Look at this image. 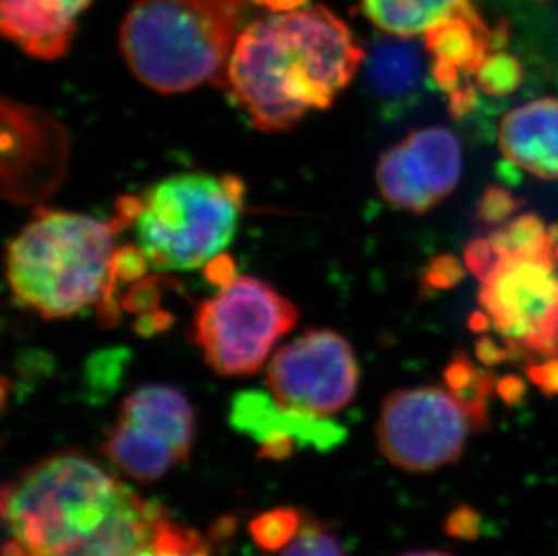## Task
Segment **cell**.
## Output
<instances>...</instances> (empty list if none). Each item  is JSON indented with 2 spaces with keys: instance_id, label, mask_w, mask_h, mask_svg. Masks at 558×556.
<instances>
[{
  "instance_id": "cell-17",
  "label": "cell",
  "mask_w": 558,
  "mask_h": 556,
  "mask_svg": "<svg viewBox=\"0 0 558 556\" xmlns=\"http://www.w3.org/2000/svg\"><path fill=\"white\" fill-rule=\"evenodd\" d=\"M364 62L371 89L389 101L407 100L414 95L425 73L422 51L403 37L378 40L365 55Z\"/></svg>"
},
{
  "instance_id": "cell-9",
  "label": "cell",
  "mask_w": 558,
  "mask_h": 556,
  "mask_svg": "<svg viewBox=\"0 0 558 556\" xmlns=\"http://www.w3.org/2000/svg\"><path fill=\"white\" fill-rule=\"evenodd\" d=\"M360 368L353 347L335 331H307L282 347L268 367V385L284 409L331 415L351 403Z\"/></svg>"
},
{
  "instance_id": "cell-28",
  "label": "cell",
  "mask_w": 558,
  "mask_h": 556,
  "mask_svg": "<svg viewBox=\"0 0 558 556\" xmlns=\"http://www.w3.org/2000/svg\"><path fill=\"white\" fill-rule=\"evenodd\" d=\"M526 374L543 392L558 394V358H546L530 363Z\"/></svg>"
},
{
  "instance_id": "cell-16",
  "label": "cell",
  "mask_w": 558,
  "mask_h": 556,
  "mask_svg": "<svg viewBox=\"0 0 558 556\" xmlns=\"http://www.w3.org/2000/svg\"><path fill=\"white\" fill-rule=\"evenodd\" d=\"M101 450L125 475L143 483L158 481L170 468L183 461L165 439L125 420H118L107 432Z\"/></svg>"
},
{
  "instance_id": "cell-21",
  "label": "cell",
  "mask_w": 558,
  "mask_h": 556,
  "mask_svg": "<svg viewBox=\"0 0 558 556\" xmlns=\"http://www.w3.org/2000/svg\"><path fill=\"white\" fill-rule=\"evenodd\" d=\"M474 76L475 85L483 93L500 98V96L515 93L521 87L524 71H522L521 60L515 55L497 49L490 57L486 58Z\"/></svg>"
},
{
  "instance_id": "cell-30",
  "label": "cell",
  "mask_w": 558,
  "mask_h": 556,
  "mask_svg": "<svg viewBox=\"0 0 558 556\" xmlns=\"http://www.w3.org/2000/svg\"><path fill=\"white\" fill-rule=\"evenodd\" d=\"M477 513L470 508H459L448 517L447 531L456 539L477 536Z\"/></svg>"
},
{
  "instance_id": "cell-24",
  "label": "cell",
  "mask_w": 558,
  "mask_h": 556,
  "mask_svg": "<svg viewBox=\"0 0 558 556\" xmlns=\"http://www.w3.org/2000/svg\"><path fill=\"white\" fill-rule=\"evenodd\" d=\"M522 200L510 190L490 186L481 195L477 203V217L486 225H505L517 210H521Z\"/></svg>"
},
{
  "instance_id": "cell-27",
  "label": "cell",
  "mask_w": 558,
  "mask_h": 556,
  "mask_svg": "<svg viewBox=\"0 0 558 556\" xmlns=\"http://www.w3.org/2000/svg\"><path fill=\"white\" fill-rule=\"evenodd\" d=\"M480 373V368L470 362L466 354H458L452 362L448 363L445 371V379H447V389L452 390L456 396L469 389L474 384L475 376Z\"/></svg>"
},
{
  "instance_id": "cell-6",
  "label": "cell",
  "mask_w": 558,
  "mask_h": 556,
  "mask_svg": "<svg viewBox=\"0 0 558 556\" xmlns=\"http://www.w3.org/2000/svg\"><path fill=\"white\" fill-rule=\"evenodd\" d=\"M296 321L295 305L271 283L239 275L221 280L219 291L201 302L190 336L219 376H248Z\"/></svg>"
},
{
  "instance_id": "cell-12",
  "label": "cell",
  "mask_w": 558,
  "mask_h": 556,
  "mask_svg": "<svg viewBox=\"0 0 558 556\" xmlns=\"http://www.w3.org/2000/svg\"><path fill=\"white\" fill-rule=\"evenodd\" d=\"M93 0H0L2 33L24 53L57 60L68 53L76 24Z\"/></svg>"
},
{
  "instance_id": "cell-23",
  "label": "cell",
  "mask_w": 558,
  "mask_h": 556,
  "mask_svg": "<svg viewBox=\"0 0 558 556\" xmlns=\"http://www.w3.org/2000/svg\"><path fill=\"white\" fill-rule=\"evenodd\" d=\"M279 556H345L337 536L316 520L302 519L301 530L280 549Z\"/></svg>"
},
{
  "instance_id": "cell-33",
  "label": "cell",
  "mask_w": 558,
  "mask_h": 556,
  "mask_svg": "<svg viewBox=\"0 0 558 556\" xmlns=\"http://www.w3.org/2000/svg\"><path fill=\"white\" fill-rule=\"evenodd\" d=\"M253 2L268 5V8L275 11H290L296 10V8H299L302 2H306V0H253Z\"/></svg>"
},
{
  "instance_id": "cell-2",
  "label": "cell",
  "mask_w": 558,
  "mask_h": 556,
  "mask_svg": "<svg viewBox=\"0 0 558 556\" xmlns=\"http://www.w3.org/2000/svg\"><path fill=\"white\" fill-rule=\"evenodd\" d=\"M364 60L345 22L324 5L296 8L244 27L227 87L255 129L290 131L307 112L331 106Z\"/></svg>"
},
{
  "instance_id": "cell-22",
  "label": "cell",
  "mask_w": 558,
  "mask_h": 556,
  "mask_svg": "<svg viewBox=\"0 0 558 556\" xmlns=\"http://www.w3.org/2000/svg\"><path fill=\"white\" fill-rule=\"evenodd\" d=\"M302 519L295 509H274L253 520V539L266 552H280L299 533Z\"/></svg>"
},
{
  "instance_id": "cell-3",
  "label": "cell",
  "mask_w": 558,
  "mask_h": 556,
  "mask_svg": "<svg viewBox=\"0 0 558 556\" xmlns=\"http://www.w3.org/2000/svg\"><path fill=\"white\" fill-rule=\"evenodd\" d=\"M131 197L101 221L76 211L38 210L5 253L16 304L46 321L78 315L106 300L118 277L117 239L132 225Z\"/></svg>"
},
{
  "instance_id": "cell-13",
  "label": "cell",
  "mask_w": 558,
  "mask_h": 556,
  "mask_svg": "<svg viewBox=\"0 0 558 556\" xmlns=\"http://www.w3.org/2000/svg\"><path fill=\"white\" fill-rule=\"evenodd\" d=\"M499 147L524 172L558 179V100L541 98L508 112L500 121Z\"/></svg>"
},
{
  "instance_id": "cell-10",
  "label": "cell",
  "mask_w": 558,
  "mask_h": 556,
  "mask_svg": "<svg viewBox=\"0 0 558 556\" xmlns=\"http://www.w3.org/2000/svg\"><path fill=\"white\" fill-rule=\"evenodd\" d=\"M463 156L445 126H427L389 148L376 167L379 194L390 206L425 214L458 189Z\"/></svg>"
},
{
  "instance_id": "cell-4",
  "label": "cell",
  "mask_w": 558,
  "mask_h": 556,
  "mask_svg": "<svg viewBox=\"0 0 558 556\" xmlns=\"http://www.w3.org/2000/svg\"><path fill=\"white\" fill-rule=\"evenodd\" d=\"M241 15V0H137L120 32L123 58L161 95L227 87Z\"/></svg>"
},
{
  "instance_id": "cell-26",
  "label": "cell",
  "mask_w": 558,
  "mask_h": 556,
  "mask_svg": "<svg viewBox=\"0 0 558 556\" xmlns=\"http://www.w3.org/2000/svg\"><path fill=\"white\" fill-rule=\"evenodd\" d=\"M497 261L499 255L492 246L490 239H475L464 250V266L480 280L490 274Z\"/></svg>"
},
{
  "instance_id": "cell-20",
  "label": "cell",
  "mask_w": 558,
  "mask_h": 556,
  "mask_svg": "<svg viewBox=\"0 0 558 556\" xmlns=\"http://www.w3.org/2000/svg\"><path fill=\"white\" fill-rule=\"evenodd\" d=\"M129 556H208V547L199 533L167 519L147 544Z\"/></svg>"
},
{
  "instance_id": "cell-29",
  "label": "cell",
  "mask_w": 558,
  "mask_h": 556,
  "mask_svg": "<svg viewBox=\"0 0 558 556\" xmlns=\"http://www.w3.org/2000/svg\"><path fill=\"white\" fill-rule=\"evenodd\" d=\"M477 89L480 87L466 78L459 89L448 95V112L452 118L459 120V118H464V116L474 111L475 106H477Z\"/></svg>"
},
{
  "instance_id": "cell-32",
  "label": "cell",
  "mask_w": 558,
  "mask_h": 556,
  "mask_svg": "<svg viewBox=\"0 0 558 556\" xmlns=\"http://www.w3.org/2000/svg\"><path fill=\"white\" fill-rule=\"evenodd\" d=\"M497 392L508 403H519L522 396H524V384L515 376H508V378L500 379L497 384Z\"/></svg>"
},
{
  "instance_id": "cell-5",
  "label": "cell",
  "mask_w": 558,
  "mask_h": 556,
  "mask_svg": "<svg viewBox=\"0 0 558 556\" xmlns=\"http://www.w3.org/2000/svg\"><path fill=\"white\" fill-rule=\"evenodd\" d=\"M244 184L235 176L178 173L134 197L140 252L159 271L216 263L238 231Z\"/></svg>"
},
{
  "instance_id": "cell-31",
  "label": "cell",
  "mask_w": 558,
  "mask_h": 556,
  "mask_svg": "<svg viewBox=\"0 0 558 556\" xmlns=\"http://www.w3.org/2000/svg\"><path fill=\"white\" fill-rule=\"evenodd\" d=\"M475 352H477V360L485 365H499L511 358L508 347L499 346L496 340H492L490 336H481L475 346Z\"/></svg>"
},
{
  "instance_id": "cell-11",
  "label": "cell",
  "mask_w": 558,
  "mask_h": 556,
  "mask_svg": "<svg viewBox=\"0 0 558 556\" xmlns=\"http://www.w3.org/2000/svg\"><path fill=\"white\" fill-rule=\"evenodd\" d=\"M232 425L260 445V456L286 459L296 443L327 450L342 442L343 431L326 415L284 409L263 392L239 394L232 403Z\"/></svg>"
},
{
  "instance_id": "cell-8",
  "label": "cell",
  "mask_w": 558,
  "mask_h": 556,
  "mask_svg": "<svg viewBox=\"0 0 558 556\" xmlns=\"http://www.w3.org/2000/svg\"><path fill=\"white\" fill-rule=\"evenodd\" d=\"M475 431L463 401L436 385L396 390L385 398L376 436L379 451L407 472H433L458 461Z\"/></svg>"
},
{
  "instance_id": "cell-14",
  "label": "cell",
  "mask_w": 558,
  "mask_h": 556,
  "mask_svg": "<svg viewBox=\"0 0 558 556\" xmlns=\"http://www.w3.org/2000/svg\"><path fill=\"white\" fill-rule=\"evenodd\" d=\"M506 38L508 32L502 22L492 29L466 0L425 33V51L430 62L452 63L466 76H474L486 58L505 46Z\"/></svg>"
},
{
  "instance_id": "cell-18",
  "label": "cell",
  "mask_w": 558,
  "mask_h": 556,
  "mask_svg": "<svg viewBox=\"0 0 558 556\" xmlns=\"http://www.w3.org/2000/svg\"><path fill=\"white\" fill-rule=\"evenodd\" d=\"M466 0H362L364 15L392 37L425 35Z\"/></svg>"
},
{
  "instance_id": "cell-1",
  "label": "cell",
  "mask_w": 558,
  "mask_h": 556,
  "mask_svg": "<svg viewBox=\"0 0 558 556\" xmlns=\"http://www.w3.org/2000/svg\"><path fill=\"white\" fill-rule=\"evenodd\" d=\"M2 519L10 533L4 556H129L167 513L95 459L62 451L5 486Z\"/></svg>"
},
{
  "instance_id": "cell-25",
  "label": "cell",
  "mask_w": 558,
  "mask_h": 556,
  "mask_svg": "<svg viewBox=\"0 0 558 556\" xmlns=\"http://www.w3.org/2000/svg\"><path fill=\"white\" fill-rule=\"evenodd\" d=\"M464 263L453 255H439L434 258L423 275V283L433 291H445L461 282L464 278Z\"/></svg>"
},
{
  "instance_id": "cell-7",
  "label": "cell",
  "mask_w": 558,
  "mask_h": 556,
  "mask_svg": "<svg viewBox=\"0 0 558 556\" xmlns=\"http://www.w3.org/2000/svg\"><path fill=\"white\" fill-rule=\"evenodd\" d=\"M546 246L499 257L481 278L480 304L511 358H558V225Z\"/></svg>"
},
{
  "instance_id": "cell-15",
  "label": "cell",
  "mask_w": 558,
  "mask_h": 556,
  "mask_svg": "<svg viewBox=\"0 0 558 556\" xmlns=\"http://www.w3.org/2000/svg\"><path fill=\"white\" fill-rule=\"evenodd\" d=\"M120 420L129 421L169 443L181 459L189 457L195 415L189 399L169 385H145L123 401Z\"/></svg>"
},
{
  "instance_id": "cell-34",
  "label": "cell",
  "mask_w": 558,
  "mask_h": 556,
  "mask_svg": "<svg viewBox=\"0 0 558 556\" xmlns=\"http://www.w3.org/2000/svg\"><path fill=\"white\" fill-rule=\"evenodd\" d=\"M401 556H450L442 552H412Z\"/></svg>"
},
{
  "instance_id": "cell-19",
  "label": "cell",
  "mask_w": 558,
  "mask_h": 556,
  "mask_svg": "<svg viewBox=\"0 0 558 556\" xmlns=\"http://www.w3.org/2000/svg\"><path fill=\"white\" fill-rule=\"evenodd\" d=\"M492 246L499 257L537 252L548 244L549 228L535 214H524L497 228L490 237Z\"/></svg>"
}]
</instances>
